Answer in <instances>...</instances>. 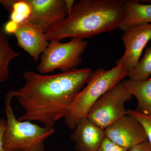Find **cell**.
I'll return each mask as SVG.
<instances>
[{"label":"cell","instance_id":"1","mask_svg":"<svg viewBox=\"0 0 151 151\" xmlns=\"http://www.w3.org/2000/svg\"><path fill=\"white\" fill-rule=\"evenodd\" d=\"M92 72L88 68L52 75L25 71L23 74L24 84L15 90V97L25 111L19 120L40 122L44 126L53 127L67 115Z\"/></svg>","mask_w":151,"mask_h":151},{"label":"cell","instance_id":"2","mask_svg":"<svg viewBox=\"0 0 151 151\" xmlns=\"http://www.w3.org/2000/svg\"><path fill=\"white\" fill-rule=\"evenodd\" d=\"M125 15L124 0L75 1L70 14L45 33L49 42L84 40L119 29Z\"/></svg>","mask_w":151,"mask_h":151},{"label":"cell","instance_id":"3","mask_svg":"<svg viewBox=\"0 0 151 151\" xmlns=\"http://www.w3.org/2000/svg\"><path fill=\"white\" fill-rule=\"evenodd\" d=\"M15 90L6 94L5 112L6 129L3 139L4 147L7 151H45L44 142L55 132L53 127H40L29 121L17 119L12 106Z\"/></svg>","mask_w":151,"mask_h":151},{"label":"cell","instance_id":"4","mask_svg":"<svg viewBox=\"0 0 151 151\" xmlns=\"http://www.w3.org/2000/svg\"><path fill=\"white\" fill-rule=\"evenodd\" d=\"M127 76V72L120 65L110 70L100 68L92 72L86 86L76 95L65 117L68 128L74 129L80 119L87 117L97 100Z\"/></svg>","mask_w":151,"mask_h":151},{"label":"cell","instance_id":"5","mask_svg":"<svg viewBox=\"0 0 151 151\" xmlns=\"http://www.w3.org/2000/svg\"><path fill=\"white\" fill-rule=\"evenodd\" d=\"M89 45L87 41L72 39L65 43L50 41L47 47L40 57L37 70L41 74L56 70L61 72L76 68L82 62L81 55Z\"/></svg>","mask_w":151,"mask_h":151},{"label":"cell","instance_id":"6","mask_svg":"<svg viewBox=\"0 0 151 151\" xmlns=\"http://www.w3.org/2000/svg\"><path fill=\"white\" fill-rule=\"evenodd\" d=\"M132 97L121 81L97 100L87 117L97 127L105 130L127 115L125 104Z\"/></svg>","mask_w":151,"mask_h":151},{"label":"cell","instance_id":"7","mask_svg":"<svg viewBox=\"0 0 151 151\" xmlns=\"http://www.w3.org/2000/svg\"><path fill=\"white\" fill-rule=\"evenodd\" d=\"M124 31L122 39L125 52L116 64L121 65L128 75L137 65L143 50L151 40V24L135 25Z\"/></svg>","mask_w":151,"mask_h":151},{"label":"cell","instance_id":"8","mask_svg":"<svg viewBox=\"0 0 151 151\" xmlns=\"http://www.w3.org/2000/svg\"><path fill=\"white\" fill-rule=\"evenodd\" d=\"M31 8L26 21L40 28L45 33L62 22L68 16L65 0H25Z\"/></svg>","mask_w":151,"mask_h":151},{"label":"cell","instance_id":"9","mask_svg":"<svg viewBox=\"0 0 151 151\" xmlns=\"http://www.w3.org/2000/svg\"><path fill=\"white\" fill-rule=\"evenodd\" d=\"M104 131L105 137L127 151L137 144L148 141L145 132L140 122L128 114Z\"/></svg>","mask_w":151,"mask_h":151},{"label":"cell","instance_id":"10","mask_svg":"<svg viewBox=\"0 0 151 151\" xmlns=\"http://www.w3.org/2000/svg\"><path fill=\"white\" fill-rule=\"evenodd\" d=\"M14 34L18 46L35 62H37L49 43L40 28L27 21L18 24Z\"/></svg>","mask_w":151,"mask_h":151},{"label":"cell","instance_id":"11","mask_svg":"<svg viewBox=\"0 0 151 151\" xmlns=\"http://www.w3.org/2000/svg\"><path fill=\"white\" fill-rule=\"evenodd\" d=\"M105 137V131L86 117L77 122L70 139L76 151H97Z\"/></svg>","mask_w":151,"mask_h":151},{"label":"cell","instance_id":"12","mask_svg":"<svg viewBox=\"0 0 151 151\" xmlns=\"http://www.w3.org/2000/svg\"><path fill=\"white\" fill-rule=\"evenodd\" d=\"M125 15L119 29L125 31L135 25L151 24V4L139 1H124Z\"/></svg>","mask_w":151,"mask_h":151},{"label":"cell","instance_id":"13","mask_svg":"<svg viewBox=\"0 0 151 151\" xmlns=\"http://www.w3.org/2000/svg\"><path fill=\"white\" fill-rule=\"evenodd\" d=\"M122 84L128 92L136 97V111L143 114H151V77L142 80L125 79Z\"/></svg>","mask_w":151,"mask_h":151},{"label":"cell","instance_id":"14","mask_svg":"<svg viewBox=\"0 0 151 151\" xmlns=\"http://www.w3.org/2000/svg\"><path fill=\"white\" fill-rule=\"evenodd\" d=\"M19 55V53L10 45L4 30L0 26V82H5L8 79L10 63Z\"/></svg>","mask_w":151,"mask_h":151},{"label":"cell","instance_id":"15","mask_svg":"<svg viewBox=\"0 0 151 151\" xmlns=\"http://www.w3.org/2000/svg\"><path fill=\"white\" fill-rule=\"evenodd\" d=\"M151 76V44L146 49L142 59L127 76L132 80H142L148 79Z\"/></svg>","mask_w":151,"mask_h":151},{"label":"cell","instance_id":"16","mask_svg":"<svg viewBox=\"0 0 151 151\" xmlns=\"http://www.w3.org/2000/svg\"><path fill=\"white\" fill-rule=\"evenodd\" d=\"M127 114L134 117L142 126L147 135L148 141L151 144V114H143L135 110L129 109Z\"/></svg>","mask_w":151,"mask_h":151},{"label":"cell","instance_id":"17","mask_svg":"<svg viewBox=\"0 0 151 151\" xmlns=\"http://www.w3.org/2000/svg\"><path fill=\"white\" fill-rule=\"evenodd\" d=\"M97 151H128L113 143L108 138L105 137Z\"/></svg>","mask_w":151,"mask_h":151},{"label":"cell","instance_id":"18","mask_svg":"<svg viewBox=\"0 0 151 151\" xmlns=\"http://www.w3.org/2000/svg\"><path fill=\"white\" fill-rule=\"evenodd\" d=\"M6 129V121L4 118L0 117V151H7L4 147L3 139Z\"/></svg>","mask_w":151,"mask_h":151},{"label":"cell","instance_id":"19","mask_svg":"<svg viewBox=\"0 0 151 151\" xmlns=\"http://www.w3.org/2000/svg\"><path fill=\"white\" fill-rule=\"evenodd\" d=\"M128 151H151V144L148 141L135 145Z\"/></svg>","mask_w":151,"mask_h":151},{"label":"cell","instance_id":"20","mask_svg":"<svg viewBox=\"0 0 151 151\" xmlns=\"http://www.w3.org/2000/svg\"><path fill=\"white\" fill-rule=\"evenodd\" d=\"M18 24L10 20L6 24L4 30L8 34H14L17 28Z\"/></svg>","mask_w":151,"mask_h":151}]
</instances>
